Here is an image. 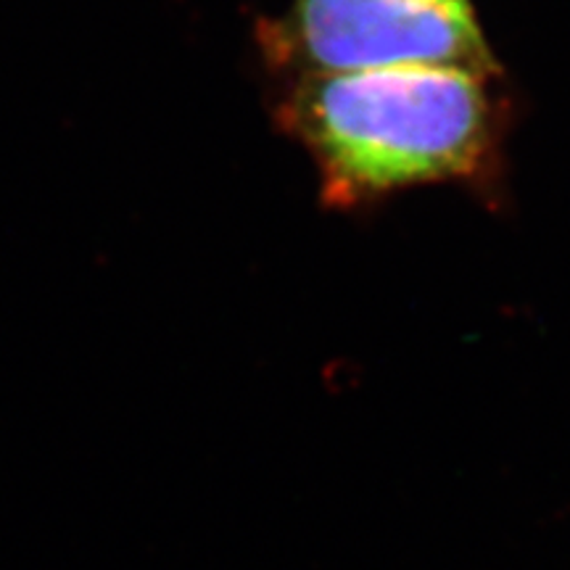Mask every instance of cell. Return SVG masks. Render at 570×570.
Segmentation results:
<instances>
[{
	"label": "cell",
	"instance_id": "cell-2",
	"mask_svg": "<svg viewBox=\"0 0 570 570\" xmlns=\"http://www.w3.org/2000/svg\"><path fill=\"white\" fill-rule=\"evenodd\" d=\"M285 77L381 67H465L499 75L470 0H294L259 24Z\"/></svg>",
	"mask_w": 570,
	"mask_h": 570
},
{
	"label": "cell",
	"instance_id": "cell-1",
	"mask_svg": "<svg viewBox=\"0 0 570 570\" xmlns=\"http://www.w3.org/2000/svg\"><path fill=\"white\" fill-rule=\"evenodd\" d=\"M465 67H381L288 77L277 125L309 154L327 206L381 202L441 183L487 180L504 114Z\"/></svg>",
	"mask_w": 570,
	"mask_h": 570
}]
</instances>
